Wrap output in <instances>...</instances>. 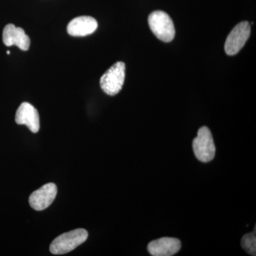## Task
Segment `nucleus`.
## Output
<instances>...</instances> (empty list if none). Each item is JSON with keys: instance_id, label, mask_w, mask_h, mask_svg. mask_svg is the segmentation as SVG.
<instances>
[{"instance_id": "nucleus-1", "label": "nucleus", "mask_w": 256, "mask_h": 256, "mask_svg": "<svg viewBox=\"0 0 256 256\" xmlns=\"http://www.w3.org/2000/svg\"><path fill=\"white\" fill-rule=\"evenodd\" d=\"M88 234L85 229L78 228L58 236L50 245V252L62 255L72 252L87 240Z\"/></svg>"}, {"instance_id": "nucleus-2", "label": "nucleus", "mask_w": 256, "mask_h": 256, "mask_svg": "<svg viewBox=\"0 0 256 256\" xmlns=\"http://www.w3.org/2000/svg\"><path fill=\"white\" fill-rule=\"evenodd\" d=\"M150 28L160 40L170 42L174 40L175 28L171 18L162 11H154L148 18Z\"/></svg>"}, {"instance_id": "nucleus-3", "label": "nucleus", "mask_w": 256, "mask_h": 256, "mask_svg": "<svg viewBox=\"0 0 256 256\" xmlns=\"http://www.w3.org/2000/svg\"><path fill=\"white\" fill-rule=\"evenodd\" d=\"M126 78V65L124 62H117L101 77V88L109 96L118 94L124 86Z\"/></svg>"}, {"instance_id": "nucleus-4", "label": "nucleus", "mask_w": 256, "mask_h": 256, "mask_svg": "<svg viewBox=\"0 0 256 256\" xmlns=\"http://www.w3.org/2000/svg\"><path fill=\"white\" fill-rule=\"evenodd\" d=\"M193 150L197 159L202 162H208L215 156L216 148L210 130L202 127L193 141Z\"/></svg>"}, {"instance_id": "nucleus-5", "label": "nucleus", "mask_w": 256, "mask_h": 256, "mask_svg": "<svg viewBox=\"0 0 256 256\" xmlns=\"http://www.w3.org/2000/svg\"><path fill=\"white\" fill-rule=\"evenodd\" d=\"M250 34V25L248 22L238 24L229 34L224 50L229 56L238 54L248 40Z\"/></svg>"}, {"instance_id": "nucleus-6", "label": "nucleus", "mask_w": 256, "mask_h": 256, "mask_svg": "<svg viewBox=\"0 0 256 256\" xmlns=\"http://www.w3.org/2000/svg\"><path fill=\"white\" fill-rule=\"evenodd\" d=\"M57 194V188L53 183L44 185L30 195V206L36 210H42L48 206L54 201Z\"/></svg>"}, {"instance_id": "nucleus-7", "label": "nucleus", "mask_w": 256, "mask_h": 256, "mask_svg": "<svg viewBox=\"0 0 256 256\" xmlns=\"http://www.w3.org/2000/svg\"><path fill=\"white\" fill-rule=\"evenodd\" d=\"M15 121L18 124H25L33 133L38 132L40 128L38 111L28 102H23L16 110Z\"/></svg>"}, {"instance_id": "nucleus-8", "label": "nucleus", "mask_w": 256, "mask_h": 256, "mask_svg": "<svg viewBox=\"0 0 256 256\" xmlns=\"http://www.w3.org/2000/svg\"><path fill=\"white\" fill-rule=\"evenodd\" d=\"M2 40L6 46L15 45L22 50H28L30 48V37L25 34L23 28H16L12 24L6 25L4 28Z\"/></svg>"}, {"instance_id": "nucleus-9", "label": "nucleus", "mask_w": 256, "mask_h": 256, "mask_svg": "<svg viewBox=\"0 0 256 256\" xmlns=\"http://www.w3.org/2000/svg\"><path fill=\"white\" fill-rule=\"evenodd\" d=\"M148 249L153 256H174L181 249V242L178 238L164 237L150 242Z\"/></svg>"}, {"instance_id": "nucleus-10", "label": "nucleus", "mask_w": 256, "mask_h": 256, "mask_svg": "<svg viewBox=\"0 0 256 256\" xmlns=\"http://www.w3.org/2000/svg\"><path fill=\"white\" fill-rule=\"evenodd\" d=\"M98 28L95 18L88 16L74 18L67 26L68 34L73 36H85L92 34Z\"/></svg>"}, {"instance_id": "nucleus-11", "label": "nucleus", "mask_w": 256, "mask_h": 256, "mask_svg": "<svg viewBox=\"0 0 256 256\" xmlns=\"http://www.w3.org/2000/svg\"><path fill=\"white\" fill-rule=\"evenodd\" d=\"M256 226L252 233L246 234L242 240V248L252 256L256 255Z\"/></svg>"}, {"instance_id": "nucleus-12", "label": "nucleus", "mask_w": 256, "mask_h": 256, "mask_svg": "<svg viewBox=\"0 0 256 256\" xmlns=\"http://www.w3.org/2000/svg\"><path fill=\"white\" fill-rule=\"evenodd\" d=\"M6 54H8V55H10V50H8V52H6Z\"/></svg>"}]
</instances>
